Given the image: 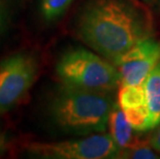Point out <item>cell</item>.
<instances>
[{"mask_svg": "<svg viewBox=\"0 0 160 159\" xmlns=\"http://www.w3.org/2000/svg\"><path fill=\"white\" fill-rule=\"evenodd\" d=\"M73 0H42L40 11L48 21H53L62 16Z\"/></svg>", "mask_w": 160, "mask_h": 159, "instance_id": "30bf717a", "label": "cell"}, {"mask_svg": "<svg viewBox=\"0 0 160 159\" xmlns=\"http://www.w3.org/2000/svg\"><path fill=\"white\" fill-rule=\"evenodd\" d=\"M29 153L50 159H107L118 158L120 148L110 133H92L83 138L53 143H31Z\"/></svg>", "mask_w": 160, "mask_h": 159, "instance_id": "277c9868", "label": "cell"}, {"mask_svg": "<svg viewBox=\"0 0 160 159\" xmlns=\"http://www.w3.org/2000/svg\"><path fill=\"white\" fill-rule=\"evenodd\" d=\"M118 103L126 118L137 131H146L148 106L144 84L137 86H121Z\"/></svg>", "mask_w": 160, "mask_h": 159, "instance_id": "52a82bcc", "label": "cell"}, {"mask_svg": "<svg viewBox=\"0 0 160 159\" xmlns=\"http://www.w3.org/2000/svg\"><path fill=\"white\" fill-rule=\"evenodd\" d=\"M8 5L4 2V0H0V34H1L5 28L6 22H8Z\"/></svg>", "mask_w": 160, "mask_h": 159, "instance_id": "4fadbf2b", "label": "cell"}, {"mask_svg": "<svg viewBox=\"0 0 160 159\" xmlns=\"http://www.w3.org/2000/svg\"><path fill=\"white\" fill-rule=\"evenodd\" d=\"M150 146H151L156 152L160 153V124L154 128V131L148 140Z\"/></svg>", "mask_w": 160, "mask_h": 159, "instance_id": "7c38bea8", "label": "cell"}, {"mask_svg": "<svg viewBox=\"0 0 160 159\" xmlns=\"http://www.w3.org/2000/svg\"><path fill=\"white\" fill-rule=\"evenodd\" d=\"M159 62L160 42L151 37L138 42L114 62L121 76L120 86L142 85Z\"/></svg>", "mask_w": 160, "mask_h": 159, "instance_id": "8992f818", "label": "cell"}, {"mask_svg": "<svg viewBox=\"0 0 160 159\" xmlns=\"http://www.w3.org/2000/svg\"><path fill=\"white\" fill-rule=\"evenodd\" d=\"M76 31L82 42L114 63L151 37L152 19L133 0H90L80 12Z\"/></svg>", "mask_w": 160, "mask_h": 159, "instance_id": "6da1fadb", "label": "cell"}, {"mask_svg": "<svg viewBox=\"0 0 160 159\" xmlns=\"http://www.w3.org/2000/svg\"><path fill=\"white\" fill-rule=\"evenodd\" d=\"M115 102L110 93L62 86L53 96L49 110L54 122L67 132L89 135L104 132Z\"/></svg>", "mask_w": 160, "mask_h": 159, "instance_id": "7a4b0ae2", "label": "cell"}, {"mask_svg": "<svg viewBox=\"0 0 160 159\" xmlns=\"http://www.w3.org/2000/svg\"><path fill=\"white\" fill-rule=\"evenodd\" d=\"M155 150L150 146L149 142L141 141L138 145L130 149L120 150L118 158H157Z\"/></svg>", "mask_w": 160, "mask_h": 159, "instance_id": "8fae6325", "label": "cell"}, {"mask_svg": "<svg viewBox=\"0 0 160 159\" xmlns=\"http://www.w3.org/2000/svg\"><path fill=\"white\" fill-rule=\"evenodd\" d=\"M5 146H6V137L4 134L0 133V154H1L3 150L5 149Z\"/></svg>", "mask_w": 160, "mask_h": 159, "instance_id": "5bb4252c", "label": "cell"}, {"mask_svg": "<svg viewBox=\"0 0 160 159\" xmlns=\"http://www.w3.org/2000/svg\"><path fill=\"white\" fill-rule=\"evenodd\" d=\"M148 106L146 131L153 130L160 124V62L156 65L144 83Z\"/></svg>", "mask_w": 160, "mask_h": 159, "instance_id": "ba28073f", "label": "cell"}, {"mask_svg": "<svg viewBox=\"0 0 160 159\" xmlns=\"http://www.w3.org/2000/svg\"><path fill=\"white\" fill-rule=\"evenodd\" d=\"M108 128H110V134L120 150L130 149L141 142L133 137L134 129L129 123L123 111L116 106L112 110L108 117Z\"/></svg>", "mask_w": 160, "mask_h": 159, "instance_id": "9c48e42d", "label": "cell"}, {"mask_svg": "<svg viewBox=\"0 0 160 159\" xmlns=\"http://www.w3.org/2000/svg\"><path fill=\"white\" fill-rule=\"evenodd\" d=\"M37 61L32 55L18 53L0 61V113L12 110L33 85Z\"/></svg>", "mask_w": 160, "mask_h": 159, "instance_id": "5b68a950", "label": "cell"}, {"mask_svg": "<svg viewBox=\"0 0 160 159\" xmlns=\"http://www.w3.org/2000/svg\"><path fill=\"white\" fill-rule=\"evenodd\" d=\"M62 85L77 89L111 93L121 84L114 63L86 49H72L61 56L56 66Z\"/></svg>", "mask_w": 160, "mask_h": 159, "instance_id": "3957f363", "label": "cell"}]
</instances>
